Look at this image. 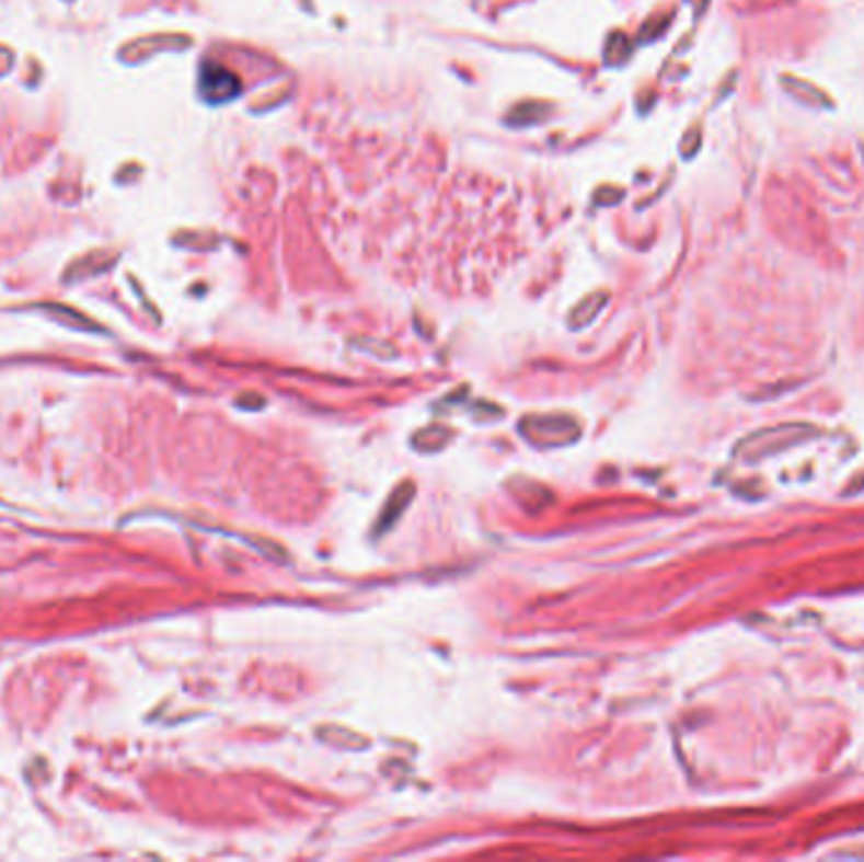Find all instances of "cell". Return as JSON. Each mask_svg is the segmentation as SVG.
<instances>
[{
	"label": "cell",
	"mask_w": 864,
	"mask_h": 862,
	"mask_svg": "<svg viewBox=\"0 0 864 862\" xmlns=\"http://www.w3.org/2000/svg\"><path fill=\"white\" fill-rule=\"evenodd\" d=\"M518 430L529 443L539 448L551 446H566V443L576 440L579 435V425H576L569 415H526Z\"/></svg>",
	"instance_id": "cell-1"
},
{
	"label": "cell",
	"mask_w": 864,
	"mask_h": 862,
	"mask_svg": "<svg viewBox=\"0 0 864 862\" xmlns=\"http://www.w3.org/2000/svg\"><path fill=\"white\" fill-rule=\"evenodd\" d=\"M413 494H415L413 483H402V486L394 491V494L390 496V501H387V506H384V512L380 516V524H377L375 533H382V531H387L390 527H394V524H398L400 516L405 514V508L410 504V498H413Z\"/></svg>",
	"instance_id": "cell-2"
},
{
	"label": "cell",
	"mask_w": 864,
	"mask_h": 862,
	"mask_svg": "<svg viewBox=\"0 0 864 862\" xmlns=\"http://www.w3.org/2000/svg\"><path fill=\"white\" fill-rule=\"evenodd\" d=\"M316 736L321 738L324 744H332L336 749H344V751H361L367 749L369 742L367 738H361L357 734H352V731L342 728V726H326V728H319Z\"/></svg>",
	"instance_id": "cell-3"
}]
</instances>
